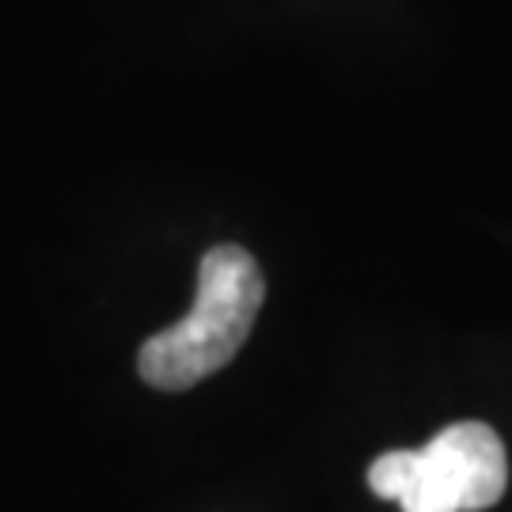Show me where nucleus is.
I'll use <instances>...</instances> for the list:
<instances>
[{
    "mask_svg": "<svg viewBox=\"0 0 512 512\" xmlns=\"http://www.w3.org/2000/svg\"><path fill=\"white\" fill-rule=\"evenodd\" d=\"M266 300L262 270L236 243H220L202 255L198 266V296L175 327L152 334L137 368L141 380L160 391H186L202 384L236 357L251 338L255 319Z\"/></svg>",
    "mask_w": 512,
    "mask_h": 512,
    "instance_id": "nucleus-1",
    "label": "nucleus"
},
{
    "mask_svg": "<svg viewBox=\"0 0 512 512\" xmlns=\"http://www.w3.org/2000/svg\"><path fill=\"white\" fill-rule=\"evenodd\" d=\"M368 486L403 512H482L509 486L505 444L482 421H456L425 448L384 452L368 467Z\"/></svg>",
    "mask_w": 512,
    "mask_h": 512,
    "instance_id": "nucleus-2",
    "label": "nucleus"
}]
</instances>
